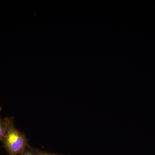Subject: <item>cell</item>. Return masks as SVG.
I'll return each mask as SVG.
<instances>
[{
    "label": "cell",
    "mask_w": 155,
    "mask_h": 155,
    "mask_svg": "<svg viewBox=\"0 0 155 155\" xmlns=\"http://www.w3.org/2000/svg\"><path fill=\"white\" fill-rule=\"evenodd\" d=\"M5 131L2 138L3 147L9 155H17L29 144L25 134L16 127L14 116L5 118Z\"/></svg>",
    "instance_id": "6da1fadb"
},
{
    "label": "cell",
    "mask_w": 155,
    "mask_h": 155,
    "mask_svg": "<svg viewBox=\"0 0 155 155\" xmlns=\"http://www.w3.org/2000/svg\"><path fill=\"white\" fill-rule=\"evenodd\" d=\"M41 150L37 148L28 145L24 150L17 155H41Z\"/></svg>",
    "instance_id": "7a4b0ae2"
},
{
    "label": "cell",
    "mask_w": 155,
    "mask_h": 155,
    "mask_svg": "<svg viewBox=\"0 0 155 155\" xmlns=\"http://www.w3.org/2000/svg\"><path fill=\"white\" fill-rule=\"evenodd\" d=\"M2 111V107H0V141H2V138L6 128V123L5 118L2 119V118L1 113Z\"/></svg>",
    "instance_id": "3957f363"
},
{
    "label": "cell",
    "mask_w": 155,
    "mask_h": 155,
    "mask_svg": "<svg viewBox=\"0 0 155 155\" xmlns=\"http://www.w3.org/2000/svg\"><path fill=\"white\" fill-rule=\"evenodd\" d=\"M41 155H64L63 154H59L54 153H52L48 152L45 151H41Z\"/></svg>",
    "instance_id": "277c9868"
}]
</instances>
